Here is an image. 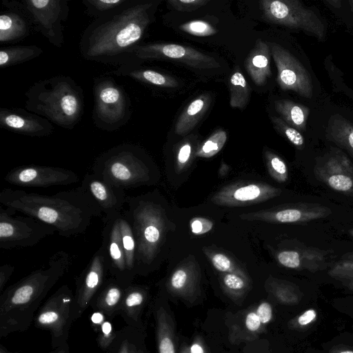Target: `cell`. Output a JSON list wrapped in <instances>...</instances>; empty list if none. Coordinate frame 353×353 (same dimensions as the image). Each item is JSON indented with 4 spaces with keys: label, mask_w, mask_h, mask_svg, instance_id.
<instances>
[{
    "label": "cell",
    "mask_w": 353,
    "mask_h": 353,
    "mask_svg": "<svg viewBox=\"0 0 353 353\" xmlns=\"http://www.w3.org/2000/svg\"><path fill=\"white\" fill-rule=\"evenodd\" d=\"M156 6L154 1L129 0L114 12L94 19L81 36V57L119 66L134 62V51L152 22Z\"/></svg>",
    "instance_id": "1"
},
{
    "label": "cell",
    "mask_w": 353,
    "mask_h": 353,
    "mask_svg": "<svg viewBox=\"0 0 353 353\" xmlns=\"http://www.w3.org/2000/svg\"><path fill=\"white\" fill-rule=\"evenodd\" d=\"M0 203L51 225L64 237L84 233L92 219L102 214L98 204L81 186L52 195L6 188L0 192Z\"/></svg>",
    "instance_id": "2"
},
{
    "label": "cell",
    "mask_w": 353,
    "mask_h": 353,
    "mask_svg": "<svg viewBox=\"0 0 353 353\" xmlns=\"http://www.w3.org/2000/svg\"><path fill=\"white\" fill-rule=\"evenodd\" d=\"M72 260L64 251L53 254L47 264L9 285L0 295V338L26 331L50 290L68 271Z\"/></svg>",
    "instance_id": "3"
},
{
    "label": "cell",
    "mask_w": 353,
    "mask_h": 353,
    "mask_svg": "<svg viewBox=\"0 0 353 353\" xmlns=\"http://www.w3.org/2000/svg\"><path fill=\"white\" fill-rule=\"evenodd\" d=\"M25 96L28 111L65 129H73L83 114V90L68 76H54L37 81Z\"/></svg>",
    "instance_id": "4"
},
{
    "label": "cell",
    "mask_w": 353,
    "mask_h": 353,
    "mask_svg": "<svg viewBox=\"0 0 353 353\" xmlns=\"http://www.w3.org/2000/svg\"><path fill=\"white\" fill-rule=\"evenodd\" d=\"M150 196L126 197L123 213L129 222L136 243V274H143L154 263L165 230L164 211Z\"/></svg>",
    "instance_id": "5"
},
{
    "label": "cell",
    "mask_w": 353,
    "mask_h": 353,
    "mask_svg": "<svg viewBox=\"0 0 353 353\" xmlns=\"http://www.w3.org/2000/svg\"><path fill=\"white\" fill-rule=\"evenodd\" d=\"M92 173L107 183L123 190L152 182V168L143 151L125 143L101 153L94 160Z\"/></svg>",
    "instance_id": "6"
},
{
    "label": "cell",
    "mask_w": 353,
    "mask_h": 353,
    "mask_svg": "<svg viewBox=\"0 0 353 353\" xmlns=\"http://www.w3.org/2000/svg\"><path fill=\"white\" fill-rule=\"evenodd\" d=\"M92 120L95 126L107 132L124 126L132 114L130 99L123 88L110 77H99L93 85Z\"/></svg>",
    "instance_id": "7"
},
{
    "label": "cell",
    "mask_w": 353,
    "mask_h": 353,
    "mask_svg": "<svg viewBox=\"0 0 353 353\" xmlns=\"http://www.w3.org/2000/svg\"><path fill=\"white\" fill-rule=\"evenodd\" d=\"M74 292L68 285H63L43 303L34 316V327L50 332L52 349L68 343L74 321Z\"/></svg>",
    "instance_id": "8"
},
{
    "label": "cell",
    "mask_w": 353,
    "mask_h": 353,
    "mask_svg": "<svg viewBox=\"0 0 353 353\" xmlns=\"http://www.w3.org/2000/svg\"><path fill=\"white\" fill-rule=\"evenodd\" d=\"M16 211L0 207V248L21 249L32 247L56 230L34 217L15 215Z\"/></svg>",
    "instance_id": "9"
},
{
    "label": "cell",
    "mask_w": 353,
    "mask_h": 353,
    "mask_svg": "<svg viewBox=\"0 0 353 353\" xmlns=\"http://www.w3.org/2000/svg\"><path fill=\"white\" fill-rule=\"evenodd\" d=\"M259 7L268 23L304 31L319 40L325 37V26L316 14L297 0H261Z\"/></svg>",
    "instance_id": "10"
},
{
    "label": "cell",
    "mask_w": 353,
    "mask_h": 353,
    "mask_svg": "<svg viewBox=\"0 0 353 353\" xmlns=\"http://www.w3.org/2000/svg\"><path fill=\"white\" fill-rule=\"evenodd\" d=\"M22 6L43 37L54 46L64 43L63 24L69 14L66 0H23Z\"/></svg>",
    "instance_id": "11"
},
{
    "label": "cell",
    "mask_w": 353,
    "mask_h": 353,
    "mask_svg": "<svg viewBox=\"0 0 353 353\" xmlns=\"http://www.w3.org/2000/svg\"><path fill=\"white\" fill-rule=\"evenodd\" d=\"M133 59L134 62L150 59L174 61L197 69L220 67V63L213 57L191 47L169 43L141 44L134 50Z\"/></svg>",
    "instance_id": "12"
},
{
    "label": "cell",
    "mask_w": 353,
    "mask_h": 353,
    "mask_svg": "<svg viewBox=\"0 0 353 353\" xmlns=\"http://www.w3.org/2000/svg\"><path fill=\"white\" fill-rule=\"evenodd\" d=\"M277 69L276 82L283 90H292L310 99L313 85L310 72L288 50L279 44L268 43Z\"/></svg>",
    "instance_id": "13"
},
{
    "label": "cell",
    "mask_w": 353,
    "mask_h": 353,
    "mask_svg": "<svg viewBox=\"0 0 353 353\" xmlns=\"http://www.w3.org/2000/svg\"><path fill=\"white\" fill-rule=\"evenodd\" d=\"M108 265L101 246L75 279L74 319L78 320L90 307V303L107 279Z\"/></svg>",
    "instance_id": "14"
},
{
    "label": "cell",
    "mask_w": 353,
    "mask_h": 353,
    "mask_svg": "<svg viewBox=\"0 0 353 353\" xmlns=\"http://www.w3.org/2000/svg\"><path fill=\"white\" fill-rule=\"evenodd\" d=\"M4 180L21 187L48 188L73 184L79 181V177L74 171L63 168L28 165L12 168Z\"/></svg>",
    "instance_id": "15"
},
{
    "label": "cell",
    "mask_w": 353,
    "mask_h": 353,
    "mask_svg": "<svg viewBox=\"0 0 353 353\" xmlns=\"http://www.w3.org/2000/svg\"><path fill=\"white\" fill-rule=\"evenodd\" d=\"M316 178L332 190L353 196V163L341 150L332 148L316 161Z\"/></svg>",
    "instance_id": "16"
},
{
    "label": "cell",
    "mask_w": 353,
    "mask_h": 353,
    "mask_svg": "<svg viewBox=\"0 0 353 353\" xmlns=\"http://www.w3.org/2000/svg\"><path fill=\"white\" fill-rule=\"evenodd\" d=\"M119 214L104 223L101 247L107 259L109 274L126 288L132 283L134 277L125 263L121 240Z\"/></svg>",
    "instance_id": "17"
},
{
    "label": "cell",
    "mask_w": 353,
    "mask_h": 353,
    "mask_svg": "<svg viewBox=\"0 0 353 353\" xmlns=\"http://www.w3.org/2000/svg\"><path fill=\"white\" fill-rule=\"evenodd\" d=\"M81 187L94 200L104 214L103 223L122 212L127 197L123 189L107 183L94 173L84 176Z\"/></svg>",
    "instance_id": "18"
},
{
    "label": "cell",
    "mask_w": 353,
    "mask_h": 353,
    "mask_svg": "<svg viewBox=\"0 0 353 353\" xmlns=\"http://www.w3.org/2000/svg\"><path fill=\"white\" fill-rule=\"evenodd\" d=\"M0 126L14 133L43 137L52 134V123L48 119L21 108H0Z\"/></svg>",
    "instance_id": "19"
},
{
    "label": "cell",
    "mask_w": 353,
    "mask_h": 353,
    "mask_svg": "<svg viewBox=\"0 0 353 353\" xmlns=\"http://www.w3.org/2000/svg\"><path fill=\"white\" fill-rule=\"evenodd\" d=\"M332 252L331 250L305 247L282 251L278 254L277 259L284 267L315 272L326 269L331 264L334 257Z\"/></svg>",
    "instance_id": "20"
},
{
    "label": "cell",
    "mask_w": 353,
    "mask_h": 353,
    "mask_svg": "<svg viewBox=\"0 0 353 353\" xmlns=\"http://www.w3.org/2000/svg\"><path fill=\"white\" fill-rule=\"evenodd\" d=\"M280 192V189L268 184L251 183L235 188H225L216 195L214 202L224 205H239L261 201L276 196Z\"/></svg>",
    "instance_id": "21"
},
{
    "label": "cell",
    "mask_w": 353,
    "mask_h": 353,
    "mask_svg": "<svg viewBox=\"0 0 353 353\" xmlns=\"http://www.w3.org/2000/svg\"><path fill=\"white\" fill-rule=\"evenodd\" d=\"M332 214L327 206L319 203H298L283 207L270 214V219L282 223H307Z\"/></svg>",
    "instance_id": "22"
},
{
    "label": "cell",
    "mask_w": 353,
    "mask_h": 353,
    "mask_svg": "<svg viewBox=\"0 0 353 353\" xmlns=\"http://www.w3.org/2000/svg\"><path fill=\"white\" fill-rule=\"evenodd\" d=\"M125 289L113 277L108 278L92 299L90 307L112 320L120 314Z\"/></svg>",
    "instance_id": "23"
},
{
    "label": "cell",
    "mask_w": 353,
    "mask_h": 353,
    "mask_svg": "<svg viewBox=\"0 0 353 353\" xmlns=\"http://www.w3.org/2000/svg\"><path fill=\"white\" fill-rule=\"evenodd\" d=\"M148 300V290L131 284L125 289L120 316L128 326L143 331L142 314Z\"/></svg>",
    "instance_id": "24"
},
{
    "label": "cell",
    "mask_w": 353,
    "mask_h": 353,
    "mask_svg": "<svg viewBox=\"0 0 353 353\" xmlns=\"http://www.w3.org/2000/svg\"><path fill=\"white\" fill-rule=\"evenodd\" d=\"M271 55L269 43L258 39L245 59V68L256 85H263L272 76Z\"/></svg>",
    "instance_id": "25"
},
{
    "label": "cell",
    "mask_w": 353,
    "mask_h": 353,
    "mask_svg": "<svg viewBox=\"0 0 353 353\" xmlns=\"http://www.w3.org/2000/svg\"><path fill=\"white\" fill-rule=\"evenodd\" d=\"M113 73L137 81L161 88H174L179 85L176 79L154 70L141 68L137 62L121 65Z\"/></svg>",
    "instance_id": "26"
},
{
    "label": "cell",
    "mask_w": 353,
    "mask_h": 353,
    "mask_svg": "<svg viewBox=\"0 0 353 353\" xmlns=\"http://www.w3.org/2000/svg\"><path fill=\"white\" fill-rule=\"evenodd\" d=\"M157 353H176L175 332L172 319L165 306H154Z\"/></svg>",
    "instance_id": "27"
},
{
    "label": "cell",
    "mask_w": 353,
    "mask_h": 353,
    "mask_svg": "<svg viewBox=\"0 0 353 353\" xmlns=\"http://www.w3.org/2000/svg\"><path fill=\"white\" fill-rule=\"evenodd\" d=\"M211 101L212 98L208 93L201 94L192 101L177 119L175 133L185 135L194 129L207 112Z\"/></svg>",
    "instance_id": "28"
},
{
    "label": "cell",
    "mask_w": 353,
    "mask_h": 353,
    "mask_svg": "<svg viewBox=\"0 0 353 353\" xmlns=\"http://www.w3.org/2000/svg\"><path fill=\"white\" fill-rule=\"evenodd\" d=\"M30 33L26 19L17 12L9 10L0 15V42L1 44L23 39Z\"/></svg>",
    "instance_id": "29"
},
{
    "label": "cell",
    "mask_w": 353,
    "mask_h": 353,
    "mask_svg": "<svg viewBox=\"0 0 353 353\" xmlns=\"http://www.w3.org/2000/svg\"><path fill=\"white\" fill-rule=\"evenodd\" d=\"M327 138L347 151L353 159V124L339 114L330 117L327 128Z\"/></svg>",
    "instance_id": "30"
},
{
    "label": "cell",
    "mask_w": 353,
    "mask_h": 353,
    "mask_svg": "<svg viewBox=\"0 0 353 353\" xmlns=\"http://www.w3.org/2000/svg\"><path fill=\"white\" fill-rule=\"evenodd\" d=\"M274 108L281 118L288 125L299 132L305 131L310 112L309 108L288 99L276 101Z\"/></svg>",
    "instance_id": "31"
},
{
    "label": "cell",
    "mask_w": 353,
    "mask_h": 353,
    "mask_svg": "<svg viewBox=\"0 0 353 353\" xmlns=\"http://www.w3.org/2000/svg\"><path fill=\"white\" fill-rule=\"evenodd\" d=\"M143 345L142 331L125 325L117 331L114 341L105 353H138Z\"/></svg>",
    "instance_id": "32"
},
{
    "label": "cell",
    "mask_w": 353,
    "mask_h": 353,
    "mask_svg": "<svg viewBox=\"0 0 353 353\" xmlns=\"http://www.w3.org/2000/svg\"><path fill=\"white\" fill-rule=\"evenodd\" d=\"M43 52L36 45L14 46L1 48L0 50V68L12 67L32 60Z\"/></svg>",
    "instance_id": "33"
},
{
    "label": "cell",
    "mask_w": 353,
    "mask_h": 353,
    "mask_svg": "<svg viewBox=\"0 0 353 353\" xmlns=\"http://www.w3.org/2000/svg\"><path fill=\"white\" fill-rule=\"evenodd\" d=\"M168 289L174 294L189 301L195 299L198 285L195 278L184 269L176 270L172 275Z\"/></svg>",
    "instance_id": "34"
},
{
    "label": "cell",
    "mask_w": 353,
    "mask_h": 353,
    "mask_svg": "<svg viewBox=\"0 0 353 353\" xmlns=\"http://www.w3.org/2000/svg\"><path fill=\"white\" fill-rule=\"evenodd\" d=\"M228 88L230 106L232 108L243 109L250 100L251 89L241 71L238 68L230 77Z\"/></svg>",
    "instance_id": "35"
},
{
    "label": "cell",
    "mask_w": 353,
    "mask_h": 353,
    "mask_svg": "<svg viewBox=\"0 0 353 353\" xmlns=\"http://www.w3.org/2000/svg\"><path fill=\"white\" fill-rule=\"evenodd\" d=\"M102 313L94 311L90 317L91 326L96 333L97 343L100 349L106 352L114 341L117 331Z\"/></svg>",
    "instance_id": "36"
},
{
    "label": "cell",
    "mask_w": 353,
    "mask_h": 353,
    "mask_svg": "<svg viewBox=\"0 0 353 353\" xmlns=\"http://www.w3.org/2000/svg\"><path fill=\"white\" fill-rule=\"evenodd\" d=\"M121 240L125 263L130 274L136 275V243L131 226L121 212L119 216Z\"/></svg>",
    "instance_id": "37"
},
{
    "label": "cell",
    "mask_w": 353,
    "mask_h": 353,
    "mask_svg": "<svg viewBox=\"0 0 353 353\" xmlns=\"http://www.w3.org/2000/svg\"><path fill=\"white\" fill-rule=\"evenodd\" d=\"M129 0H83L86 12L94 19L107 15L123 6Z\"/></svg>",
    "instance_id": "38"
},
{
    "label": "cell",
    "mask_w": 353,
    "mask_h": 353,
    "mask_svg": "<svg viewBox=\"0 0 353 353\" xmlns=\"http://www.w3.org/2000/svg\"><path fill=\"white\" fill-rule=\"evenodd\" d=\"M226 140V132L223 130H218L201 145L196 152V155L203 158H210L223 148Z\"/></svg>",
    "instance_id": "39"
},
{
    "label": "cell",
    "mask_w": 353,
    "mask_h": 353,
    "mask_svg": "<svg viewBox=\"0 0 353 353\" xmlns=\"http://www.w3.org/2000/svg\"><path fill=\"white\" fill-rule=\"evenodd\" d=\"M270 118L274 128L292 145L299 149L304 148L305 139L299 130L288 125L280 117L272 116Z\"/></svg>",
    "instance_id": "40"
},
{
    "label": "cell",
    "mask_w": 353,
    "mask_h": 353,
    "mask_svg": "<svg viewBox=\"0 0 353 353\" xmlns=\"http://www.w3.org/2000/svg\"><path fill=\"white\" fill-rule=\"evenodd\" d=\"M328 274L353 290V263L341 260L329 270Z\"/></svg>",
    "instance_id": "41"
},
{
    "label": "cell",
    "mask_w": 353,
    "mask_h": 353,
    "mask_svg": "<svg viewBox=\"0 0 353 353\" xmlns=\"http://www.w3.org/2000/svg\"><path fill=\"white\" fill-rule=\"evenodd\" d=\"M179 28L189 34L201 37L212 36L217 32L214 27L203 20H192L183 23Z\"/></svg>",
    "instance_id": "42"
},
{
    "label": "cell",
    "mask_w": 353,
    "mask_h": 353,
    "mask_svg": "<svg viewBox=\"0 0 353 353\" xmlns=\"http://www.w3.org/2000/svg\"><path fill=\"white\" fill-rule=\"evenodd\" d=\"M265 158L272 177L279 182L285 181L288 179V172L287 165L283 159L270 151H266Z\"/></svg>",
    "instance_id": "43"
},
{
    "label": "cell",
    "mask_w": 353,
    "mask_h": 353,
    "mask_svg": "<svg viewBox=\"0 0 353 353\" xmlns=\"http://www.w3.org/2000/svg\"><path fill=\"white\" fill-rule=\"evenodd\" d=\"M297 288L292 284L278 283L273 294L276 299L283 304H295L299 302L300 293Z\"/></svg>",
    "instance_id": "44"
},
{
    "label": "cell",
    "mask_w": 353,
    "mask_h": 353,
    "mask_svg": "<svg viewBox=\"0 0 353 353\" xmlns=\"http://www.w3.org/2000/svg\"><path fill=\"white\" fill-rule=\"evenodd\" d=\"M223 285L226 291L232 296L239 297L245 291V281L234 273H228L223 279Z\"/></svg>",
    "instance_id": "45"
},
{
    "label": "cell",
    "mask_w": 353,
    "mask_h": 353,
    "mask_svg": "<svg viewBox=\"0 0 353 353\" xmlns=\"http://www.w3.org/2000/svg\"><path fill=\"white\" fill-rule=\"evenodd\" d=\"M208 0H170L168 3L179 12H193L207 4Z\"/></svg>",
    "instance_id": "46"
},
{
    "label": "cell",
    "mask_w": 353,
    "mask_h": 353,
    "mask_svg": "<svg viewBox=\"0 0 353 353\" xmlns=\"http://www.w3.org/2000/svg\"><path fill=\"white\" fill-rule=\"evenodd\" d=\"M192 232L200 235L208 232L213 227V223L208 219L196 217L190 222Z\"/></svg>",
    "instance_id": "47"
},
{
    "label": "cell",
    "mask_w": 353,
    "mask_h": 353,
    "mask_svg": "<svg viewBox=\"0 0 353 353\" xmlns=\"http://www.w3.org/2000/svg\"><path fill=\"white\" fill-rule=\"evenodd\" d=\"M212 261L214 268L221 272H231L232 270L231 261L223 254H214Z\"/></svg>",
    "instance_id": "48"
},
{
    "label": "cell",
    "mask_w": 353,
    "mask_h": 353,
    "mask_svg": "<svg viewBox=\"0 0 353 353\" xmlns=\"http://www.w3.org/2000/svg\"><path fill=\"white\" fill-rule=\"evenodd\" d=\"M256 313L262 324L268 323L272 318V309L268 302H262L258 306Z\"/></svg>",
    "instance_id": "49"
},
{
    "label": "cell",
    "mask_w": 353,
    "mask_h": 353,
    "mask_svg": "<svg viewBox=\"0 0 353 353\" xmlns=\"http://www.w3.org/2000/svg\"><path fill=\"white\" fill-rule=\"evenodd\" d=\"M192 145L189 142L184 143L179 149L177 154V163L179 168L184 166L190 158Z\"/></svg>",
    "instance_id": "50"
},
{
    "label": "cell",
    "mask_w": 353,
    "mask_h": 353,
    "mask_svg": "<svg viewBox=\"0 0 353 353\" xmlns=\"http://www.w3.org/2000/svg\"><path fill=\"white\" fill-rule=\"evenodd\" d=\"M245 325L249 331L256 332L260 330L262 323L256 312L252 311L246 315Z\"/></svg>",
    "instance_id": "51"
},
{
    "label": "cell",
    "mask_w": 353,
    "mask_h": 353,
    "mask_svg": "<svg viewBox=\"0 0 353 353\" xmlns=\"http://www.w3.org/2000/svg\"><path fill=\"white\" fill-rule=\"evenodd\" d=\"M14 266L11 264H4L0 267V292L1 293L6 288V285L10 280Z\"/></svg>",
    "instance_id": "52"
},
{
    "label": "cell",
    "mask_w": 353,
    "mask_h": 353,
    "mask_svg": "<svg viewBox=\"0 0 353 353\" xmlns=\"http://www.w3.org/2000/svg\"><path fill=\"white\" fill-rule=\"evenodd\" d=\"M180 353H205V350L201 339L196 337L190 345H183Z\"/></svg>",
    "instance_id": "53"
},
{
    "label": "cell",
    "mask_w": 353,
    "mask_h": 353,
    "mask_svg": "<svg viewBox=\"0 0 353 353\" xmlns=\"http://www.w3.org/2000/svg\"><path fill=\"white\" fill-rule=\"evenodd\" d=\"M316 317V312L314 309H309L302 313L296 319V323L299 326H305L315 320Z\"/></svg>",
    "instance_id": "54"
},
{
    "label": "cell",
    "mask_w": 353,
    "mask_h": 353,
    "mask_svg": "<svg viewBox=\"0 0 353 353\" xmlns=\"http://www.w3.org/2000/svg\"><path fill=\"white\" fill-rule=\"evenodd\" d=\"M48 353H70L69 345L68 343H65L57 348L52 349Z\"/></svg>",
    "instance_id": "55"
},
{
    "label": "cell",
    "mask_w": 353,
    "mask_h": 353,
    "mask_svg": "<svg viewBox=\"0 0 353 353\" xmlns=\"http://www.w3.org/2000/svg\"><path fill=\"white\" fill-rule=\"evenodd\" d=\"M341 261L353 263V252L344 254L341 256Z\"/></svg>",
    "instance_id": "56"
},
{
    "label": "cell",
    "mask_w": 353,
    "mask_h": 353,
    "mask_svg": "<svg viewBox=\"0 0 353 353\" xmlns=\"http://www.w3.org/2000/svg\"><path fill=\"white\" fill-rule=\"evenodd\" d=\"M330 353H353V350L348 349H334Z\"/></svg>",
    "instance_id": "57"
},
{
    "label": "cell",
    "mask_w": 353,
    "mask_h": 353,
    "mask_svg": "<svg viewBox=\"0 0 353 353\" xmlns=\"http://www.w3.org/2000/svg\"><path fill=\"white\" fill-rule=\"evenodd\" d=\"M0 353H19V352L10 351L4 345L1 344L0 345Z\"/></svg>",
    "instance_id": "58"
},
{
    "label": "cell",
    "mask_w": 353,
    "mask_h": 353,
    "mask_svg": "<svg viewBox=\"0 0 353 353\" xmlns=\"http://www.w3.org/2000/svg\"><path fill=\"white\" fill-rule=\"evenodd\" d=\"M138 353H147L144 345L141 347Z\"/></svg>",
    "instance_id": "59"
},
{
    "label": "cell",
    "mask_w": 353,
    "mask_h": 353,
    "mask_svg": "<svg viewBox=\"0 0 353 353\" xmlns=\"http://www.w3.org/2000/svg\"><path fill=\"white\" fill-rule=\"evenodd\" d=\"M349 233H350V234L353 237V228H352V229H350V230H349Z\"/></svg>",
    "instance_id": "60"
}]
</instances>
